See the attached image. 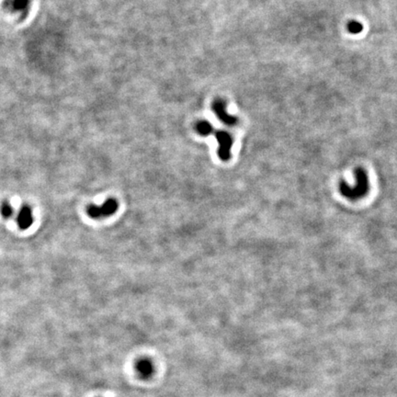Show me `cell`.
I'll list each match as a JSON object with an SVG mask.
<instances>
[{"mask_svg": "<svg viewBox=\"0 0 397 397\" xmlns=\"http://www.w3.org/2000/svg\"><path fill=\"white\" fill-rule=\"evenodd\" d=\"M356 178L357 185L353 188L345 183L340 185V192L345 197L350 198H359L366 193L369 188V180L365 171L362 168H358L356 170Z\"/></svg>", "mask_w": 397, "mask_h": 397, "instance_id": "1", "label": "cell"}, {"mask_svg": "<svg viewBox=\"0 0 397 397\" xmlns=\"http://www.w3.org/2000/svg\"><path fill=\"white\" fill-rule=\"evenodd\" d=\"M118 208L119 205L115 198H108L101 205H90L88 208L87 213L92 219H99L114 214Z\"/></svg>", "mask_w": 397, "mask_h": 397, "instance_id": "2", "label": "cell"}, {"mask_svg": "<svg viewBox=\"0 0 397 397\" xmlns=\"http://www.w3.org/2000/svg\"><path fill=\"white\" fill-rule=\"evenodd\" d=\"M215 137L219 144L218 155L222 161L229 160L231 157V148L233 145V138L231 134L225 131H217L215 132Z\"/></svg>", "mask_w": 397, "mask_h": 397, "instance_id": "3", "label": "cell"}, {"mask_svg": "<svg viewBox=\"0 0 397 397\" xmlns=\"http://www.w3.org/2000/svg\"><path fill=\"white\" fill-rule=\"evenodd\" d=\"M134 371L141 380H149L155 373V367L153 360L147 357L138 359L134 363Z\"/></svg>", "mask_w": 397, "mask_h": 397, "instance_id": "4", "label": "cell"}, {"mask_svg": "<svg viewBox=\"0 0 397 397\" xmlns=\"http://www.w3.org/2000/svg\"><path fill=\"white\" fill-rule=\"evenodd\" d=\"M213 111L218 117V119L221 122L225 123L226 125L234 126L237 124V121H238L237 117L230 115L226 111V103L224 100H222V99L214 100V103H213Z\"/></svg>", "mask_w": 397, "mask_h": 397, "instance_id": "5", "label": "cell"}, {"mask_svg": "<svg viewBox=\"0 0 397 397\" xmlns=\"http://www.w3.org/2000/svg\"><path fill=\"white\" fill-rule=\"evenodd\" d=\"M5 7L15 14L27 16L31 11V0H7Z\"/></svg>", "mask_w": 397, "mask_h": 397, "instance_id": "6", "label": "cell"}, {"mask_svg": "<svg viewBox=\"0 0 397 397\" xmlns=\"http://www.w3.org/2000/svg\"><path fill=\"white\" fill-rule=\"evenodd\" d=\"M17 223L22 230L29 229L31 227L33 223V214L31 207L23 204L17 216Z\"/></svg>", "mask_w": 397, "mask_h": 397, "instance_id": "7", "label": "cell"}, {"mask_svg": "<svg viewBox=\"0 0 397 397\" xmlns=\"http://www.w3.org/2000/svg\"><path fill=\"white\" fill-rule=\"evenodd\" d=\"M196 130L200 135L208 136L214 132V128L212 124L207 121H199L196 124Z\"/></svg>", "mask_w": 397, "mask_h": 397, "instance_id": "8", "label": "cell"}, {"mask_svg": "<svg viewBox=\"0 0 397 397\" xmlns=\"http://www.w3.org/2000/svg\"><path fill=\"white\" fill-rule=\"evenodd\" d=\"M0 213H1V215H2L3 218L8 220V219H10L13 216L14 210L12 208V205L8 201H4L1 204V207H0Z\"/></svg>", "mask_w": 397, "mask_h": 397, "instance_id": "9", "label": "cell"}, {"mask_svg": "<svg viewBox=\"0 0 397 397\" xmlns=\"http://www.w3.org/2000/svg\"><path fill=\"white\" fill-rule=\"evenodd\" d=\"M347 27H348V31H349V32H351L352 34H358V33L361 32L362 30H363L362 24L359 23V22H356V21L350 22V23L348 24Z\"/></svg>", "mask_w": 397, "mask_h": 397, "instance_id": "10", "label": "cell"}]
</instances>
